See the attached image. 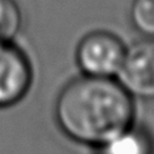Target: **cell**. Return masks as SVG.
<instances>
[{
  "instance_id": "obj_4",
  "label": "cell",
  "mask_w": 154,
  "mask_h": 154,
  "mask_svg": "<svg viewBox=\"0 0 154 154\" xmlns=\"http://www.w3.org/2000/svg\"><path fill=\"white\" fill-rule=\"evenodd\" d=\"M32 64L20 49L0 43V107H9L26 96L32 86Z\"/></svg>"
},
{
  "instance_id": "obj_3",
  "label": "cell",
  "mask_w": 154,
  "mask_h": 154,
  "mask_svg": "<svg viewBox=\"0 0 154 154\" xmlns=\"http://www.w3.org/2000/svg\"><path fill=\"white\" fill-rule=\"evenodd\" d=\"M117 74L131 96L154 100V37H147L126 49Z\"/></svg>"
},
{
  "instance_id": "obj_2",
  "label": "cell",
  "mask_w": 154,
  "mask_h": 154,
  "mask_svg": "<svg viewBox=\"0 0 154 154\" xmlns=\"http://www.w3.org/2000/svg\"><path fill=\"white\" fill-rule=\"evenodd\" d=\"M126 56V46L116 34L93 32L77 47V63L88 76L111 77L120 70Z\"/></svg>"
},
{
  "instance_id": "obj_6",
  "label": "cell",
  "mask_w": 154,
  "mask_h": 154,
  "mask_svg": "<svg viewBox=\"0 0 154 154\" xmlns=\"http://www.w3.org/2000/svg\"><path fill=\"white\" fill-rule=\"evenodd\" d=\"M23 24V13L16 0H0V43H9Z\"/></svg>"
},
{
  "instance_id": "obj_7",
  "label": "cell",
  "mask_w": 154,
  "mask_h": 154,
  "mask_svg": "<svg viewBox=\"0 0 154 154\" xmlns=\"http://www.w3.org/2000/svg\"><path fill=\"white\" fill-rule=\"evenodd\" d=\"M133 26L147 37H154V0H134L130 10Z\"/></svg>"
},
{
  "instance_id": "obj_1",
  "label": "cell",
  "mask_w": 154,
  "mask_h": 154,
  "mask_svg": "<svg viewBox=\"0 0 154 154\" xmlns=\"http://www.w3.org/2000/svg\"><path fill=\"white\" fill-rule=\"evenodd\" d=\"M56 120L70 138L100 147L131 128V94L111 77L87 74L61 90Z\"/></svg>"
},
{
  "instance_id": "obj_5",
  "label": "cell",
  "mask_w": 154,
  "mask_h": 154,
  "mask_svg": "<svg viewBox=\"0 0 154 154\" xmlns=\"http://www.w3.org/2000/svg\"><path fill=\"white\" fill-rule=\"evenodd\" d=\"M99 154H153L151 140L146 133L131 130L100 146Z\"/></svg>"
}]
</instances>
